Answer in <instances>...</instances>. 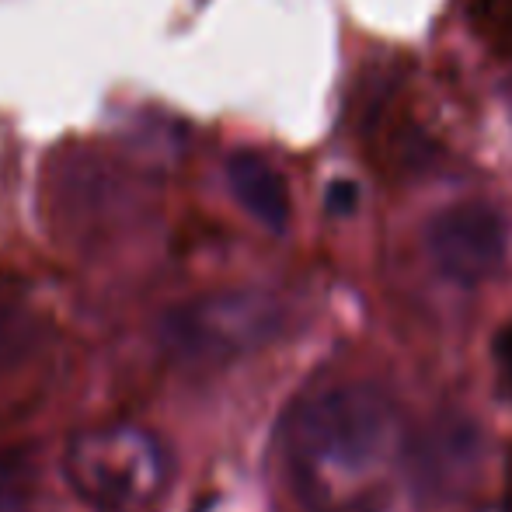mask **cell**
Instances as JSON below:
<instances>
[{"label":"cell","mask_w":512,"mask_h":512,"mask_svg":"<svg viewBox=\"0 0 512 512\" xmlns=\"http://www.w3.org/2000/svg\"><path fill=\"white\" fill-rule=\"evenodd\" d=\"M398 432L394 405L377 384L345 380L300 398L283 422L286 460L300 478L366 474L387 457Z\"/></svg>","instance_id":"obj_1"},{"label":"cell","mask_w":512,"mask_h":512,"mask_svg":"<svg viewBox=\"0 0 512 512\" xmlns=\"http://www.w3.org/2000/svg\"><path fill=\"white\" fill-rule=\"evenodd\" d=\"M63 474L91 509L140 512L168 488L171 453L143 425H95L70 436Z\"/></svg>","instance_id":"obj_2"},{"label":"cell","mask_w":512,"mask_h":512,"mask_svg":"<svg viewBox=\"0 0 512 512\" xmlns=\"http://www.w3.org/2000/svg\"><path fill=\"white\" fill-rule=\"evenodd\" d=\"M276 307L258 293H220L164 317L161 342L182 363H223L276 331Z\"/></svg>","instance_id":"obj_3"},{"label":"cell","mask_w":512,"mask_h":512,"mask_svg":"<svg viewBox=\"0 0 512 512\" xmlns=\"http://www.w3.org/2000/svg\"><path fill=\"white\" fill-rule=\"evenodd\" d=\"M425 251L432 265L457 286H481L506 265L509 234L502 216L485 203H457L439 209L425 227Z\"/></svg>","instance_id":"obj_4"},{"label":"cell","mask_w":512,"mask_h":512,"mask_svg":"<svg viewBox=\"0 0 512 512\" xmlns=\"http://www.w3.org/2000/svg\"><path fill=\"white\" fill-rule=\"evenodd\" d=\"M227 182L234 189L237 203L251 213L272 234H283L290 227V189L286 178L255 150H237L227 161Z\"/></svg>","instance_id":"obj_5"},{"label":"cell","mask_w":512,"mask_h":512,"mask_svg":"<svg viewBox=\"0 0 512 512\" xmlns=\"http://www.w3.org/2000/svg\"><path fill=\"white\" fill-rule=\"evenodd\" d=\"M42 342V321L25 304L0 297V373L21 366Z\"/></svg>","instance_id":"obj_6"},{"label":"cell","mask_w":512,"mask_h":512,"mask_svg":"<svg viewBox=\"0 0 512 512\" xmlns=\"http://www.w3.org/2000/svg\"><path fill=\"white\" fill-rule=\"evenodd\" d=\"M35 499V471L25 453H0V512H28Z\"/></svg>","instance_id":"obj_7"},{"label":"cell","mask_w":512,"mask_h":512,"mask_svg":"<svg viewBox=\"0 0 512 512\" xmlns=\"http://www.w3.org/2000/svg\"><path fill=\"white\" fill-rule=\"evenodd\" d=\"M328 203H331V209H342V213H349L352 206H356V185L352 182H335L331 185V192H328Z\"/></svg>","instance_id":"obj_8"}]
</instances>
